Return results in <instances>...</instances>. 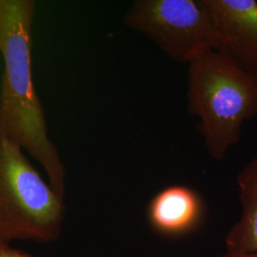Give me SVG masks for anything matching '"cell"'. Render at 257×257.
<instances>
[{
    "label": "cell",
    "instance_id": "cell-1",
    "mask_svg": "<svg viewBox=\"0 0 257 257\" xmlns=\"http://www.w3.org/2000/svg\"><path fill=\"white\" fill-rule=\"evenodd\" d=\"M35 4L0 0V134L43 167L48 183L64 199L66 170L48 136L46 118L32 76L31 30Z\"/></svg>",
    "mask_w": 257,
    "mask_h": 257
},
{
    "label": "cell",
    "instance_id": "cell-2",
    "mask_svg": "<svg viewBox=\"0 0 257 257\" xmlns=\"http://www.w3.org/2000/svg\"><path fill=\"white\" fill-rule=\"evenodd\" d=\"M188 111L199 119L207 152L223 160L238 144L242 127L257 117V76L213 50L189 64Z\"/></svg>",
    "mask_w": 257,
    "mask_h": 257
},
{
    "label": "cell",
    "instance_id": "cell-3",
    "mask_svg": "<svg viewBox=\"0 0 257 257\" xmlns=\"http://www.w3.org/2000/svg\"><path fill=\"white\" fill-rule=\"evenodd\" d=\"M65 205L22 150L0 134V237L55 242L62 232Z\"/></svg>",
    "mask_w": 257,
    "mask_h": 257
},
{
    "label": "cell",
    "instance_id": "cell-4",
    "mask_svg": "<svg viewBox=\"0 0 257 257\" xmlns=\"http://www.w3.org/2000/svg\"><path fill=\"white\" fill-rule=\"evenodd\" d=\"M124 24L150 38L174 60L188 65L219 48L205 0H136L125 14Z\"/></svg>",
    "mask_w": 257,
    "mask_h": 257
},
{
    "label": "cell",
    "instance_id": "cell-5",
    "mask_svg": "<svg viewBox=\"0 0 257 257\" xmlns=\"http://www.w3.org/2000/svg\"><path fill=\"white\" fill-rule=\"evenodd\" d=\"M218 37V51L257 76V1L205 0Z\"/></svg>",
    "mask_w": 257,
    "mask_h": 257
},
{
    "label": "cell",
    "instance_id": "cell-6",
    "mask_svg": "<svg viewBox=\"0 0 257 257\" xmlns=\"http://www.w3.org/2000/svg\"><path fill=\"white\" fill-rule=\"evenodd\" d=\"M203 202L198 193L186 186H170L153 197L148 206V219L154 230L168 235H182L201 220Z\"/></svg>",
    "mask_w": 257,
    "mask_h": 257
},
{
    "label": "cell",
    "instance_id": "cell-7",
    "mask_svg": "<svg viewBox=\"0 0 257 257\" xmlns=\"http://www.w3.org/2000/svg\"><path fill=\"white\" fill-rule=\"evenodd\" d=\"M237 185L242 212L225 243L229 252L249 253L257 251V156L239 173Z\"/></svg>",
    "mask_w": 257,
    "mask_h": 257
},
{
    "label": "cell",
    "instance_id": "cell-8",
    "mask_svg": "<svg viewBox=\"0 0 257 257\" xmlns=\"http://www.w3.org/2000/svg\"><path fill=\"white\" fill-rule=\"evenodd\" d=\"M0 257H37L25 250L15 248L8 242L0 237Z\"/></svg>",
    "mask_w": 257,
    "mask_h": 257
},
{
    "label": "cell",
    "instance_id": "cell-9",
    "mask_svg": "<svg viewBox=\"0 0 257 257\" xmlns=\"http://www.w3.org/2000/svg\"><path fill=\"white\" fill-rule=\"evenodd\" d=\"M216 257H257V251L249 252V253H234L226 251L225 253H222Z\"/></svg>",
    "mask_w": 257,
    "mask_h": 257
}]
</instances>
